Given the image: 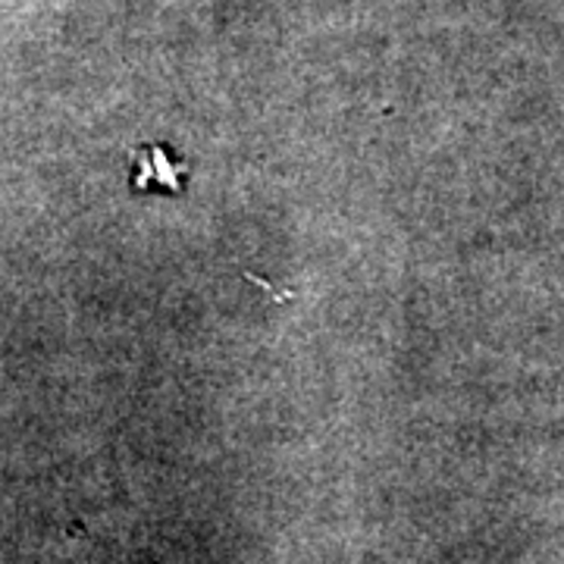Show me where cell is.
I'll list each match as a JSON object with an SVG mask.
<instances>
[{"label": "cell", "instance_id": "6da1fadb", "mask_svg": "<svg viewBox=\"0 0 564 564\" xmlns=\"http://www.w3.org/2000/svg\"><path fill=\"white\" fill-rule=\"evenodd\" d=\"M132 188L135 192H182L185 182V166L173 161L166 144H144L132 154Z\"/></svg>", "mask_w": 564, "mask_h": 564}]
</instances>
